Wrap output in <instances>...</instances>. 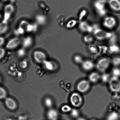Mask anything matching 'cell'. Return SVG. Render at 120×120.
<instances>
[{"mask_svg":"<svg viewBox=\"0 0 120 120\" xmlns=\"http://www.w3.org/2000/svg\"><path fill=\"white\" fill-rule=\"evenodd\" d=\"M108 0H96L93 3L94 8L97 14L101 16H105L107 13L106 6Z\"/></svg>","mask_w":120,"mask_h":120,"instance_id":"cell-1","label":"cell"},{"mask_svg":"<svg viewBox=\"0 0 120 120\" xmlns=\"http://www.w3.org/2000/svg\"><path fill=\"white\" fill-rule=\"evenodd\" d=\"M93 33L94 37L99 41L109 39L112 36L111 33L99 28L94 29Z\"/></svg>","mask_w":120,"mask_h":120,"instance_id":"cell-2","label":"cell"},{"mask_svg":"<svg viewBox=\"0 0 120 120\" xmlns=\"http://www.w3.org/2000/svg\"><path fill=\"white\" fill-rule=\"evenodd\" d=\"M111 63V60L107 57H104L98 60L96 67L98 71L104 73L108 69Z\"/></svg>","mask_w":120,"mask_h":120,"instance_id":"cell-3","label":"cell"},{"mask_svg":"<svg viewBox=\"0 0 120 120\" xmlns=\"http://www.w3.org/2000/svg\"><path fill=\"white\" fill-rule=\"evenodd\" d=\"M70 104L74 107L78 108L83 103V98L78 93L74 92L70 96Z\"/></svg>","mask_w":120,"mask_h":120,"instance_id":"cell-4","label":"cell"},{"mask_svg":"<svg viewBox=\"0 0 120 120\" xmlns=\"http://www.w3.org/2000/svg\"><path fill=\"white\" fill-rule=\"evenodd\" d=\"M109 88L113 92L120 91V80L119 78L112 76L108 82Z\"/></svg>","mask_w":120,"mask_h":120,"instance_id":"cell-5","label":"cell"},{"mask_svg":"<svg viewBox=\"0 0 120 120\" xmlns=\"http://www.w3.org/2000/svg\"><path fill=\"white\" fill-rule=\"evenodd\" d=\"M102 23L105 28L108 29H112L116 27L117 21L113 16H107L104 17Z\"/></svg>","mask_w":120,"mask_h":120,"instance_id":"cell-6","label":"cell"},{"mask_svg":"<svg viewBox=\"0 0 120 120\" xmlns=\"http://www.w3.org/2000/svg\"><path fill=\"white\" fill-rule=\"evenodd\" d=\"M90 82L86 80H83L80 81L76 86V89L79 92L84 93L87 92L90 89Z\"/></svg>","mask_w":120,"mask_h":120,"instance_id":"cell-7","label":"cell"},{"mask_svg":"<svg viewBox=\"0 0 120 120\" xmlns=\"http://www.w3.org/2000/svg\"><path fill=\"white\" fill-rule=\"evenodd\" d=\"M79 29L82 32L90 33L93 32V27L85 21L80 22L78 25Z\"/></svg>","mask_w":120,"mask_h":120,"instance_id":"cell-8","label":"cell"},{"mask_svg":"<svg viewBox=\"0 0 120 120\" xmlns=\"http://www.w3.org/2000/svg\"><path fill=\"white\" fill-rule=\"evenodd\" d=\"M15 8L12 4H7L4 7V17L3 20L8 22Z\"/></svg>","mask_w":120,"mask_h":120,"instance_id":"cell-9","label":"cell"},{"mask_svg":"<svg viewBox=\"0 0 120 120\" xmlns=\"http://www.w3.org/2000/svg\"><path fill=\"white\" fill-rule=\"evenodd\" d=\"M33 57L35 60L38 63H43L46 60V56L45 53L39 50L34 52Z\"/></svg>","mask_w":120,"mask_h":120,"instance_id":"cell-10","label":"cell"},{"mask_svg":"<svg viewBox=\"0 0 120 120\" xmlns=\"http://www.w3.org/2000/svg\"><path fill=\"white\" fill-rule=\"evenodd\" d=\"M20 40L18 38H14L8 41L6 45V48L8 50H13L16 49L20 43Z\"/></svg>","mask_w":120,"mask_h":120,"instance_id":"cell-11","label":"cell"},{"mask_svg":"<svg viewBox=\"0 0 120 120\" xmlns=\"http://www.w3.org/2000/svg\"><path fill=\"white\" fill-rule=\"evenodd\" d=\"M108 4L113 11L117 12L120 11V0H108Z\"/></svg>","mask_w":120,"mask_h":120,"instance_id":"cell-12","label":"cell"},{"mask_svg":"<svg viewBox=\"0 0 120 120\" xmlns=\"http://www.w3.org/2000/svg\"><path fill=\"white\" fill-rule=\"evenodd\" d=\"M81 64L82 69L86 71H90L93 69L95 67L93 62L90 60L83 61Z\"/></svg>","mask_w":120,"mask_h":120,"instance_id":"cell-13","label":"cell"},{"mask_svg":"<svg viewBox=\"0 0 120 120\" xmlns=\"http://www.w3.org/2000/svg\"><path fill=\"white\" fill-rule=\"evenodd\" d=\"M5 104L8 109L11 110H14L17 107L16 102L10 98H6L5 100Z\"/></svg>","mask_w":120,"mask_h":120,"instance_id":"cell-14","label":"cell"},{"mask_svg":"<svg viewBox=\"0 0 120 120\" xmlns=\"http://www.w3.org/2000/svg\"><path fill=\"white\" fill-rule=\"evenodd\" d=\"M101 75L99 73L93 72L89 75V81L92 83H97L101 79Z\"/></svg>","mask_w":120,"mask_h":120,"instance_id":"cell-15","label":"cell"},{"mask_svg":"<svg viewBox=\"0 0 120 120\" xmlns=\"http://www.w3.org/2000/svg\"><path fill=\"white\" fill-rule=\"evenodd\" d=\"M47 116L49 120H57L58 114L57 110L54 109H51L47 112Z\"/></svg>","mask_w":120,"mask_h":120,"instance_id":"cell-16","label":"cell"},{"mask_svg":"<svg viewBox=\"0 0 120 120\" xmlns=\"http://www.w3.org/2000/svg\"><path fill=\"white\" fill-rule=\"evenodd\" d=\"M44 68L47 70L52 71L56 69L57 66L56 63L51 61H46V60L43 63Z\"/></svg>","mask_w":120,"mask_h":120,"instance_id":"cell-17","label":"cell"},{"mask_svg":"<svg viewBox=\"0 0 120 120\" xmlns=\"http://www.w3.org/2000/svg\"><path fill=\"white\" fill-rule=\"evenodd\" d=\"M33 39L30 36H28L23 39L22 45L24 49H26L31 46L33 43Z\"/></svg>","mask_w":120,"mask_h":120,"instance_id":"cell-18","label":"cell"},{"mask_svg":"<svg viewBox=\"0 0 120 120\" xmlns=\"http://www.w3.org/2000/svg\"><path fill=\"white\" fill-rule=\"evenodd\" d=\"M8 29V22L3 20L0 22V35L5 33Z\"/></svg>","mask_w":120,"mask_h":120,"instance_id":"cell-19","label":"cell"},{"mask_svg":"<svg viewBox=\"0 0 120 120\" xmlns=\"http://www.w3.org/2000/svg\"><path fill=\"white\" fill-rule=\"evenodd\" d=\"M36 20L37 23L42 25L44 24L46 22V17L43 15H38L36 16Z\"/></svg>","mask_w":120,"mask_h":120,"instance_id":"cell-20","label":"cell"},{"mask_svg":"<svg viewBox=\"0 0 120 120\" xmlns=\"http://www.w3.org/2000/svg\"><path fill=\"white\" fill-rule=\"evenodd\" d=\"M119 115L117 112L112 111L108 114L106 117V120H118Z\"/></svg>","mask_w":120,"mask_h":120,"instance_id":"cell-21","label":"cell"},{"mask_svg":"<svg viewBox=\"0 0 120 120\" xmlns=\"http://www.w3.org/2000/svg\"><path fill=\"white\" fill-rule=\"evenodd\" d=\"M77 24V22L75 19H71L68 21L66 23V27L68 29H72L76 26Z\"/></svg>","mask_w":120,"mask_h":120,"instance_id":"cell-22","label":"cell"},{"mask_svg":"<svg viewBox=\"0 0 120 120\" xmlns=\"http://www.w3.org/2000/svg\"><path fill=\"white\" fill-rule=\"evenodd\" d=\"M94 37L90 34H88L84 36L83 40L85 43L90 44L94 41Z\"/></svg>","mask_w":120,"mask_h":120,"instance_id":"cell-23","label":"cell"},{"mask_svg":"<svg viewBox=\"0 0 120 120\" xmlns=\"http://www.w3.org/2000/svg\"><path fill=\"white\" fill-rule=\"evenodd\" d=\"M111 77L110 74L104 72L101 75V79L103 83H106L109 82Z\"/></svg>","mask_w":120,"mask_h":120,"instance_id":"cell-24","label":"cell"},{"mask_svg":"<svg viewBox=\"0 0 120 120\" xmlns=\"http://www.w3.org/2000/svg\"><path fill=\"white\" fill-rule=\"evenodd\" d=\"M111 63L115 67H118L120 65V56H116L111 60Z\"/></svg>","mask_w":120,"mask_h":120,"instance_id":"cell-25","label":"cell"},{"mask_svg":"<svg viewBox=\"0 0 120 120\" xmlns=\"http://www.w3.org/2000/svg\"><path fill=\"white\" fill-rule=\"evenodd\" d=\"M88 49L90 52L92 54H96L98 51V49L96 46L93 44H90L88 47Z\"/></svg>","mask_w":120,"mask_h":120,"instance_id":"cell-26","label":"cell"},{"mask_svg":"<svg viewBox=\"0 0 120 120\" xmlns=\"http://www.w3.org/2000/svg\"><path fill=\"white\" fill-rule=\"evenodd\" d=\"M29 24V22L27 21L23 20L20 22L18 27L21 28L25 31H26L27 28Z\"/></svg>","mask_w":120,"mask_h":120,"instance_id":"cell-27","label":"cell"},{"mask_svg":"<svg viewBox=\"0 0 120 120\" xmlns=\"http://www.w3.org/2000/svg\"><path fill=\"white\" fill-rule=\"evenodd\" d=\"M112 76L119 78L120 77V68L118 67H115L111 71Z\"/></svg>","mask_w":120,"mask_h":120,"instance_id":"cell-28","label":"cell"},{"mask_svg":"<svg viewBox=\"0 0 120 120\" xmlns=\"http://www.w3.org/2000/svg\"><path fill=\"white\" fill-rule=\"evenodd\" d=\"M74 60L75 63L77 64H81L83 62V57L79 55H76L74 56Z\"/></svg>","mask_w":120,"mask_h":120,"instance_id":"cell-29","label":"cell"},{"mask_svg":"<svg viewBox=\"0 0 120 120\" xmlns=\"http://www.w3.org/2000/svg\"><path fill=\"white\" fill-rule=\"evenodd\" d=\"M7 95V93L5 89L2 87L0 86V99L5 98Z\"/></svg>","mask_w":120,"mask_h":120,"instance_id":"cell-30","label":"cell"},{"mask_svg":"<svg viewBox=\"0 0 120 120\" xmlns=\"http://www.w3.org/2000/svg\"><path fill=\"white\" fill-rule=\"evenodd\" d=\"M44 104L47 107L51 108L53 105V101L51 98H47L45 99Z\"/></svg>","mask_w":120,"mask_h":120,"instance_id":"cell-31","label":"cell"},{"mask_svg":"<svg viewBox=\"0 0 120 120\" xmlns=\"http://www.w3.org/2000/svg\"><path fill=\"white\" fill-rule=\"evenodd\" d=\"M87 15V11L85 9H83L81 11L79 15L78 20L80 22L83 21V19Z\"/></svg>","mask_w":120,"mask_h":120,"instance_id":"cell-32","label":"cell"},{"mask_svg":"<svg viewBox=\"0 0 120 120\" xmlns=\"http://www.w3.org/2000/svg\"><path fill=\"white\" fill-rule=\"evenodd\" d=\"M72 109L71 106L70 105H63L61 108V110L63 112L66 113L70 112Z\"/></svg>","mask_w":120,"mask_h":120,"instance_id":"cell-33","label":"cell"},{"mask_svg":"<svg viewBox=\"0 0 120 120\" xmlns=\"http://www.w3.org/2000/svg\"><path fill=\"white\" fill-rule=\"evenodd\" d=\"M70 113L71 116L74 118H77L79 116V112L77 109L75 108L72 109Z\"/></svg>","mask_w":120,"mask_h":120,"instance_id":"cell-34","label":"cell"},{"mask_svg":"<svg viewBox=\"0 0 120 120\" xmlns=\"http://www.w3.org/2000/svg\"><path fill=\"white\" fill-rule=\"evenodd\" d=\"M37 27L36 25L30 24L29 23L27 29V31L30 32L32 31H35L37 29Z\"/></svg>","mask_w":120,"mask_h":120,"instance_id":"cell-35","label":"cell"},{"mask_svg":"<svg viewBox=\"0 0 120 120\" xmlns=\"http://www.w3.org/2000/svg\"><path fill=\"white\" fill-rule=\"evenodd\" d=\"M20 67L22 69H25L28 66V63L26 60H23L20 62Z\"/></svg>","mask_w":120,"mask_h":120,"instance_id":"cell-36","label":"cell"},{"mask_svg":"<svg viewBox=\"0 0 120 120\" xmlns=\"http://www.w3.org/2000/svg\"><path fill=\"white\" fill-rule=\"evenodd\" d=\"M6 51L3 48L0 47V60L2 59L5 55Z\"/></svg>","mask_w":120,"mask_h":120,"instance_id":"cell-37","label":"cell"},{"mask_svg":"<svg viewBox=\"0 0 120 120\" xmlns=\"http://www.w3.org/2000/svg\"><path fill=\"white\" fill-rule=\"evenodd\" d=\"M23 49H20L18 51H17V54L18 56L20 57H23L25 54V51Z\"/></svg>","mask_w":120,"mask_h":120,"instance_id":"cell-38","label":"cell"},{"mask_svg":"<svg viewBox=\"0 0 120 120\" xmlns=\"http://www.w3.org/2000/svg\"><path fill=\"white\" fill-rule=\"evenodd\" d=\"M5 42V39L4 37H0V47H2L4 45Z\"/></svg>","mask_w":120,"mask_h":120,"instance_id":"cell-39","label":"cell"},{"mask_svg":"<svg viewBox=\"0 0 120 120\" xmlns=\"http://www.w3.org/2000/svg\"><path fill=\"white\" fill-rule=\"evenodd\" d=\"M77 120H86L83 117H80L77 119Z\"/></svg>","mask_w":120,"mask_h":120,"instance_id":"cell-40","label":"cell"},{"mask_svg":"<svg viewBox=\"0 0 120 120\" xmlns=\"http://www.w3.org/2000/svg\"><path fill=\"white\" fill-rule=\"evenodd\" d=\"M2 0L4 1V2H7V1H9V0Z\"/></svg>","mask_w":120,"mask_h":120,"instance_id":"cell-41","label":"cell"},{"mask_svg":"<svg viewBox=\"0 0 120 120\" xmlns=\"http://www.w3.org/2000/svg\"><path fill=\"white\" fill-rule=\"evenodd\" d=\"M2 15H1V14L0 13V19H1V18H2Z\"/></svg>","mask_w":120,"mask_h":120,"instance_id":"cell-42","label":"cell"},{"mask_svg":"<svg viewBox=\"0 0 120 120\" xmlns=\"http://www.w3.org/2000/svg\"><path fill=\"white\" fill-rule=\"evenodd\" d=\"M1 80V78H0V82Z\"/></svg>","mask_w":120,"mask_h":120,"instance_id":"cell-43","label":"cell"},{"mask_svg":"<svg viewBox=\"0 0 120 120\" xmlns=\"http://www.w3.org/2000/svg\"></svg>","mask_w":120,"mask_h":120,"instance_id":"cell-44","label":"cell"}]
</instances>
